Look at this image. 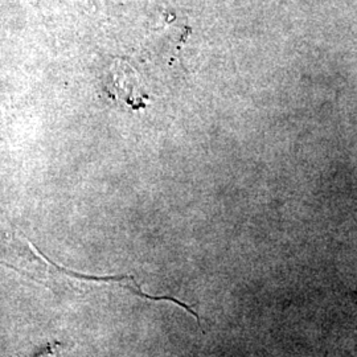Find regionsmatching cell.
Returning <instances> with one entry per match:
<instances>
[{
	"instance_id": "obj_1",
	"label": "cell",
	"mask_w": 357,
	"mask_h": 357,
	"mask_svg": "<svg viewBox=\"0 0 357 357\" xmlns=\"http://www.w3.org/2000/svg\"><path fill=\"white\" fill-rule=\"evenodd\" d=\"M112 72L115 98L125 100V102L134 109L144 106L142 102L146 97L141 96V82L138 81L135 72L123 61L114 63Z\"/></svg>"
},
{
	"instance_id": "obj_2",
	"label": "cell",
	"mask_w": 357,
	"mask_h": 357,
	"mask_svg": "<svg viewBox=\"0 0 357 357\" xmlns=\"http://www.w3.org/2000/svg\"><path fill=\"white\" fill-rule=\"evenodd\" d=\"M61 347H63V345L60 344V343L48 344L36 357H60Z\"/></svg>"
}]
</instances>
